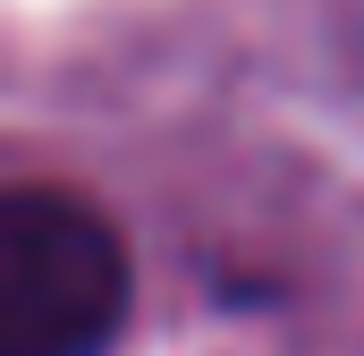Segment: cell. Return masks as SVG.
<instances>
[{"label": "cell", "mask_w": 364, "mask_h": 356, "mask_svg": "<svg viewBox=\"0 0 364 356\" xmlns=\"http://www.w3.org/2000/svg\"><path fill=\"white\" fill-rule=\"evenodd\" d=\"M127 323V246L85 195L17 178L0 204V356H102Z\"/></svg>", "instance_id": "1"}]
</instances>
